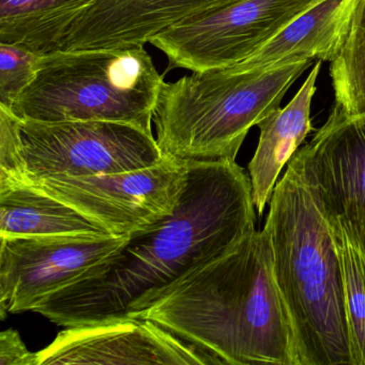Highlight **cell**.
<instances>
[{
  "instance_id": "cell-1",
  "label": "cell",
  "mask_w": 365,
  "mask_h": 365,
  "mask_svg": "<svg viewBox=\"0 0 365 365\" xmlns=\"http://www.w3.org/2000/svg\"><path fill=\"white\" fill-rule=\"evenodd\" d=\"M187 168L185 187L168 217L128 235L116 252L36 313L66 328L130 317L255 232L251 180L236 161L189 160Z\"/></svg>"
},
{
  "instance_id": "cell-2",
  "label": "cell",
  "mask_w": 365,
  "mask_h": 365,
  "mask_svg": "<svg viewBox=\"0 0 365 365\" xmlns=\"http://www.w3.org/2000/svg\"><path fill=\"white\" fill-rule=\"evenodd\" d=\"M130 317L159 324L204 354L210 365H300L264 227Z\"/></svg>"
},
{
  "instance_id": "cell-3",
  "label": "cell",
  "mask_w": 365,
  "mask_h": 365,
  "mask_svg": "<svg viewBox=\"0 0 365 365\" xmlns=\"http://www.w3.org/2000/svg\"><path fill=\"white\" fill-rule=\"evenodd\" d=\"M269 202L264 228L300 365H354L334 235L298 153Z\"/></svg>"
},
{
  "instance_id": "cell-4",
  "label": "cell",
  "mask_w": 365,
  "mask_h": 365,
  "mask_svg": "<svg viewBox=\"0 0 365 365\" xmlns=\"http://www.w3.org/2000/svg\"><path fill=\"white\" fill-rule=\"evenodd\" d=\"M312 65L313 59L264 70L230 66L164 83L153 115L160 148L185 161H236L251 128L281 108Z\"/></svg>"
},
{
  "instance_id": "cell-5",
  "label": "cell",
  "mask_w": 365,
  "mask_h": 365,
  "mask_svg": "<svg viewBox=\"0 0 365 365\" xmlns=\"http://www.w3.org/2000/svg\"><path fill=\"white\" fill-rule=\"evenodd\" d=\"M164 83L145 46L57 51L42 56L10 110L21 120L118 121L153 132Z\"/></svg>"
},
{
  "instance_id": "cell-6",
  "label": "cell",
  "mask_w": 365,
  "mask_h": 365,
  "mask_svg": "<svg viewBox=\"0 0 365 365\" xmlns=\"http://www.w3.org/2000/svg\"><path fill=\"white\" fill-rule=\"evenodd\" d=\"M20 130L25 182L130 172L168 158L153 132L132 123L20 119Z\"/></svg>"
},
{
  "instance_id": "cell-7",
  "label": "cell",
  "mask_w": 365,
  "mask_h": 365,
  "mask_svg": "<svg viewBox=\"0 0 365 365\" xmlns=\"http://www.w3.org/2000/svg\"><path fill=\"white\" fill-rule=\"evenodd\" d=\"M320 0H236L185 21L149 43L168 68L191 72L230 67L251 57Z\"/></svg>"
},
{
  "instance_id": "cell-8",
  "label": "cell",
  "mask_w": 365,
  "mask_h": 365,
  "mask_svg": "<svg viewBox=\"0 0 365 365\" xmlns=\"http://www.w3.org/2000/svg\"><path fill=\"white\" fill-rule=\"evenodd\" d=\"M187 161L116 174L27 181L73 207L115 236L150 227L176 208L187 180Z\"/></svg>"
},
{
  "instance_id": "cell-9",
  "label": "cell",
  "mask_w": 365,
  "mask_h": 365,
  "mask_svg": "<svg viewBox=\"0 0 365 365\" xmlns=\"http://www.w3.org/2000/svg\"><path fill=\"white\" fill-rule=\"evenodd\" d=\"M128 239L115 235L0 238V316L33 311L80 281Z\"/></svg>"
},
{
  "instance_id": "cell-10",
  "label": "cell",
  "mask_w": 365,
  "mask_h": 365,
  "mask_svg": "<svg viewBox=\"0 0 365 365\" xmlns=\"http://www.w3.org/2000/svg\"><path fill=\"white\" fill-rule=\"evenodd\" d=\"M297 153L327 217L341 220L365 251V113L348 115L334 104Z\"/></svg>"
},
{
  "instance_id": "cell-11",
  "label": "cell",
  "mask_w": 365,
  "mask_h": 365,
  "mask_svg": "<svg viewBox=\"0 0 365 365\" xmlns=\"http://www.w3.org/2000/svg\"><path fill=\"white\" fill-rule=\"evenodd\" d=\"M38 358L39 365H210L189 344L136 317L67 327Z\"/></svg>"
},
{
  "instance_id": "cell-12",
  "label": "cell",
  "mask_w": 365,
  "mask_h": 365,
  "mask_svg": "<svg viewBox=\"0 0 365 365\" xmlns=\"http://www.w3.org/2000/svg\"><path fill=\"white\" fill-rule=\"evenodd\" d=\"M234 1L93 0L61 31L53 52L145 46L175 25Z\"/></svg>"
},
{
  "instance_id": "cell-13",
  "label": "cell",
  "mask_w": 365,
  "mask_h": 365,
  "mask_svg": "<svg viewBox=\"0 0 365 365\" xmlns=\"http://www.w3.org/2000/svg\"><path fill=\"white\" fill-rule=\"evenodd\" d=\"M322 65V61L314 65L307 80L285 108H277L257 125L259 140L247 170L252 197L258 215L264 213L270 202L279 173L313 131L312 100L316 93V82Z\"/></svg>"
},
{
  "instance_id": "cell-14",
  "label": "cell",
  "mask_w": 365,
  "mask_h": 365,
  "mask_svg": "<svg viewBox=\"0 0 365 365\" xmlns=\"http://www.w3.org/2000/svg\"><path fill=\"white\" fill-rule=\"evenodd\" d=\"M354 0H320L289 23L239 69H271L300 59L331 61Z\"/></svg>"
},
{
  "instance_id": "cell-15",
  "label": "cell",
  "mask_w": 365,
  "mask_h": 365,
  "mask_svg": "<svg viewBox=\"0 0 365 365\" xmlns=\"http://www.w3.org/2000/svg\"><path fill=\"white\" fill-rule=\"evenodd\" d=\"M110 235L65 202L25 182L0 191V238Z\"/></svg>"
},
{
  "instance_id": "cell-16",
  "label": "cell",
  "mask_w": 365,
  "mask_h": 365,
  "mask_svg": "<svg viewBox=\"0 0 365 365\" xmlns=\"http://www.w3.org/2000/svg\"><path fill=\"white\" fill-rule=\"evenodd\" d=\"M93 0H0V43L50 54L61 31Z\"/></svg>"
},
{
  "instance_id": "cell-17",
  "label": "cell",
  "mask_w": 365,
  "mask_h": 365,
  "mask_svg": "<svg viewBox=\"0 0 365 365\" xmlns=\"http://www.w3.org/2000/svg\"><path fill=\"white\" fill-rule=\"evenodd\" d=\"M335 106L348 115L365 113V0H354L331 59Z\"/></svg>"
},
{
  "instance_id": "cell-18",
  "label": "cell",
  "mask_w": 365,
  "mask_h": 365,
  "mask_svg": "<svg viewBox=\"0 0 365 365\" xmlns=\"http://www.w3.org/2000/svg\"><path fill=\"white\" fill-rule=\"evenodd\" d=\"M327 219L332 228L341 260L352 361L354 365H365V251L341 220Z\"/></svg>"
},
{
  "instance_id": "cell-19",
  "label": "cell",
  "mask_w": 365,
  "mask_h": 365,
  "mask_svg": "<svg viewBox=\"0 0 365 365\" xmlns=\"http://www.w3.org/2000/svg\"><path fill=\"white\" fill-rule=\"evenodd\" d=\"M42 56L22 46L0 43V106L11 110L35 78Z\"/></svg>"
},
{
  "instance_id": "cell-20",
  "label": "cell",
  "mask_w": 365,
  "mask_h": 365,
  "mask_svg": "<svg viewBox=\"0 0 365 365\" xmlns=\"http://www.w3.org/2000/svg\"><path fill=\"white\" fill-rule=\"evenodd\" d=\"M25 181L20 119L11 110L0 106V191Z\"/></svg>"
},
{
  "instance_id": "cell-21",
  "label": "cell",
  "mask_w": 365,
  "mask_h": 365,
  "mask_svg": "<svg viewBox=\"0 0 365 365\" xmlns=\"http://www.w3.org/2000/svg\"><path fill=\"white\" fill-rule=\"evenodd\" d=\"M0 365H39L38 352L27 349L18 331H3L0 333Z\"/></svg>"
}]
</instances>
